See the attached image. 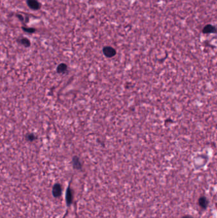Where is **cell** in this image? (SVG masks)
<instances>
[{"mask_svg":"<svg viewBox=\"0 0 217 218\" xmlns=\"http://www.w3.org/2000/svg\"><path fill=\"white\" fill-rule=\"evenodd\" d=\"M103 53L106 57L111 58L115 56L116 54H117V51H116V50L112 47L105 46L103 49Z\"/></svg>","mask_w":217,"mask_h":218,"instance_id":"6da1fadb","label":"cell"},{"mask_svg":"<svg viewBox=\"0 0 217 218\" xmlns=\"http://www.w3.org/2000/svg\"><path fill=\"white\" fill-rule=\"evenodd\" d=\"M202 32L203 34H211V33H216V28L215 26L210 24H206V26L203 28Z\"/></svg>","mask_w":217,"mask_h":218,"instance_id":"7a4b0ae2","label":"cell"},{"mask_svg":"<svg viewBox=\"0 0 217 218\" xmlns=\"http://www.w3.org/2000/svg\"><path fill=\"white\" fill-rule=\"evenodd\" d=\"M27 3L28 7L34 10H37L41 7V4H40L37 0H28Z\"/></svg>","mask_w":217,"mask_h":218,"instance_id":"3957f363","label":"cell"},{"mask_svg":"<svg viewBox=\"0 0 217 218\" xmlns=\"http://www.w3.org/2000/svg\"><path fill=\"white\" fill-rule=\"evenodd\" d=\"M73 165L74 166V168L77 169H81L82 165L81 163H80V161L79 158H78L77 156H74L73 158Z\"/></svg>","mask_w":217,"mask_h":218,"instance_id":"277c9868","label":"cell"},{"mask_svg":"<svg viewBox=\"0 0 217 218\" xmlns=\"http://www.w3.org/2000/svg\"><path fill=\"white\" fill-rule=\"evenodd\" d=\"M67 69H68V66L65 63H61L57 67V72L59 73H63L66 72Z\"/></svg>","mask_w":217,"mask_h":218,"instance_id":"5b68a950","label":"cell"},{"mask_svg":"<svg viewBox=\"0 0 217 218\" xmlns=\"http://www.w3.org/2000/svg\"><path fill=\"white\" fill-rule=\"evenodd\" d=\"M20 43L25 47H29L30 45H31V42H30L29 40L26 38H23L20 40Z\"/></svg>","mask_w":217,"mask_h":218,"instance_id":"8992f818","label":"cell"},{"mask_svg":"<svg viewBox=\"0 0 217 218\" xmlns=\"http://www.w3.org/2000/svg\"><path fill=\"white\" fill-rule=\"evenodd\" d=\"M199 204L200 205L203 207V208H206L207 206V204H208V201L206 199V198L204 197H202L199 200Z\"/></svg>","mask_w":217,"mask_h":218,"instance_id":"52a82bcc","label":"cell"},{"mask_svg":"<svg viewBox=\"0 0 217 218\" xmlns=\"http://www.w3.org/2000/svg\"><path fill=\"white\" fill-rule=\"evenodd\" d=\"M26 139L28 141H30V142H32V141H34L35 139H37L36 136H35L33 134H29L26 136Z\"/></svg>","mask_w":217,"mask_h":218,"instance_id":"ba28073f","label":"cell"},{"mask_svg":"<svg viewBox=\"0 0 217 218\" xmlns=\"http://www.w3.org/2000/svg\"><path fill=\"white\" fill-rule=\"evenodd\" d=\"M54 193L56 195H59L60 193V191H61V189H60V187L59 186H57L56 187H55L54 189Z\"/></svg>","mask_w":217,"mask_h":218,"instance_id":"9c48e42d","label":"cell"},{"mask_svg":"<svg viewBox=\"0 0 217 218\" xmlns=\"http://www.w3.org/2000/svg\"><path fill=\"white\" fill-rule=\"evenodd\" d=\"M22 29H24V31H26L28 33H34L35 31V29L34 28H24L22 27Z\"/></svg>","mask_w":217,"mask_h":218,"instance_id":"30bf717a","label":"cell"},{"mask_svg":"<svg viewBox=\"0 0 217 218\" xmlns=\"http://www.w3.org/2000/svg\"><path fill=\"white\" fill-rule=\"evenodd\" d=\"M183 218H192V217H185Z\"/></svg>","mask_w":217,"mask_h":218,"instance_id":"8fae6325","label":"cell"}]
</instances>
